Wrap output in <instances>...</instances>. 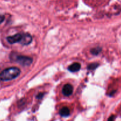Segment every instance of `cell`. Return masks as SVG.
I'll return each mask as SVG.
<instances>
[{"instance_id": "1", "label": "cell", "mask_w": 121, "mask_h": 121, "mask_svg": "<svg viewBox=\"0 0 121 121\" xmlns=\"http://www.w3.org/2000/svg\"><path fill=\"white\" fill-rule=\"evenodd\" d=\"M20 70L17 67H10L5 69L0 74V79L9 81L17 78L20 74Z\"/></svg>"}, {"instance_id": "2", "label": "cell", "mask_w": 121, "mask_h": 121, "mask_svg": "<svg viewBox=\"0 0 121 121\" xmlns=\"http://www.w3.org/2000/svg\"><path fill=\"white\" fill-rule=\"evenodd\" d=\"M10 59L13 61L18 63L22 66H29L33 62V59L30 57L23 55H18L14 53L11 54Z\"/></svg>"}, {"instance_id": "3", "label": "cell", "mask_w": 121, "mask_h": 121, "mask_svg": "<svg viewBox=\"0 0 121 121\" xmlns=\"http://www.w3.org/2000/svg\"><path fill=\"white\" fill-rule=\"evenodd\" d=\"M22 34H20V33H17V34H15L14 35L7 37V40L9 43L14 44L18 42H21V40H22Z\"/></svg>"}, {"instance_id": "4", "label": "cell", "mask_w": 121, "mask_h": 121, "mask_svg": "<svg viewBox=\"0 0 121 121\" xmlns=\"http://www.w3.org/2000/svg\"><path fill=\"white\" fill-rule=\"evenodd\" d=\"M73 91V88L71 84H67L66 85H64L63 88L62 92L65 96H69L72 94Z\"/></svg>"}, {"instance_id": "5", "label": "cell", "mask_w": 121, "mask_h": 121, "mask_svg": "<svg viewBox=\"0 0 121 121\" xmlns=\"http://www.w3.org/2000/svg\"><path fill=\"white\" fill-rule=\"evenodd\" d=\"M32 37L28 33H24L22 34V38L21 43L23 45H28L31 42Z\"/></svg>"}, {"instance_id": "6", "label": "cell", "mask_w": 121, "mask_h": 121, "mask_svg": "<svg viewBox=\"0 0 121 121\" xmlns=\"http://www.w3.org/2000/svg\"><path fill=\"white\" fill-rule=\"evenodd\" d=\"M80 67H81V66H80V64L79 63L75 62L70 65L68 68V70L71 72H76L80 70Z\"/></svg>"}, {"instance_id": "7", "label": "cell", "mask_w": 121, "mask_h": 121, "mask_svg": "<svg viewBox=\"0 0 121 121\" xmlns=\"http://www.w3.org/2000/svg\"><path fill=\"white\" fill-rule=\"evenodd\" d=\"M60 115L63 117H66L70 115V110L67 107H63L60 110Z\"/></svg>"}, {"instance_id": "8", "label": "cell", "mask_w": 121, "mask_h": 121, "mask_svg": "<svg viewBox=\"0 0 121 121\" xmlns=\"http://www.w3.org/2000/svg\"><path fill=\"white\" fill-rule=\"evenodd\" d=\"M100 51H101V48L99 47H95V48H93L91 49V52L93 55H98V53H100Z\"/></svg>"}, {"instance_id": "9", "label": "cell", "mask_w": 121, "mask_h": 121, "mask_svg": "<svg viewBox=\"0 0 121 121\" xmlns=\"http://www.w3.org/2000/svg\"><path fill=\"white\" fill-rule=\"evenodd\" d=\"M98 66V64H95V63H93V64H91L90 65H89L87 68L89 69V70H94V69L96 68Z\"/></svg>"}, {"instance_id": "10", "label": "cell", "mask_w": 121, "mask_h": 121, "mask_svg": "<svg viewBox=\"0 0 121 121\" xmlns=\"http://www.w3.org/2000/svg\"><path fill=\"white\" fill-rule=\"evenodd\" d=\"M4 16L2 15H0V24L1 23H2L4 21Z\"/></svg>"}, {"instance_id": "11", "label": "cell", "mask_w": 121, "mask_h": 121, "mask_svg": "<svg viewBox=\"0 0 121 121\" xmlns=\"http://www.w3.org/2000/svg\"><path fill=\"white\" fill-rule=\"evenodd\" d=\"M113 120H114V116H111V117L109 118L108 121H113Z\"/></svg>"}, {"instance_id": "12", "label": "cell", "mask_w": 121, "mask_h": 121, "mask_svg": "<svg viewBox=\"0 0 121 121\" xmlns=\"http://www.w3.org/2000/svg\"><path fill=\"white\" fill-rule=\"evenodd\" d=\"M43 93H40L39 95H38L37 96V98H41V97H43Z\"/></svg>"}]
</instances>
